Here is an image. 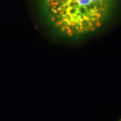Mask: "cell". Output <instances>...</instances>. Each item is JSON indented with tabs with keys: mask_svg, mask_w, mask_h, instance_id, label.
I'll use <instances>...</instances> for the list:
<instances>
[{
	"mask_svg": "<svg viewBox=\"0 0 121 121\" xmlns=\"http://www.w3.org/2000/svg\"><path fill=\"white\" fill-rule=\"evenodd\" d=\"M53 26L68 37L91 33L107 19L113 0H42Z\"/></svg>",
	"mask_w": 121,
	"mask_h": 121,
	"instance_id": "1",
	"label": "cell"
},
{
	"mask_svg": "<svg viewBox=\"0 0 121 121\" xmlns=\"http://www.w3.org/2000/svg\"><path fill=\"white\" fill-rule=\"evenodd\" d=\"M120 121H121V120H120Z\"/></svg>",
	"mask_w": 121,
	"mask_h": 121,
	"instance_id": "2",
	"label": "cell"
}]
</instances>
